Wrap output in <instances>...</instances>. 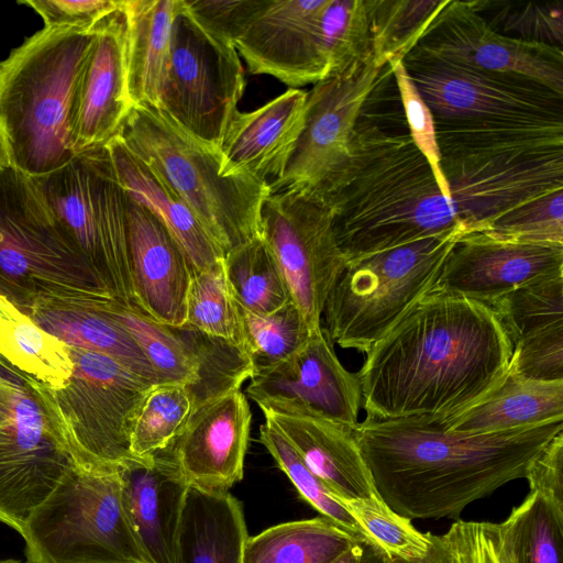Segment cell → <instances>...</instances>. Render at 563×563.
<instances>
[{"label":"cell","mask_w":563,"mask_h":563,"mask_svg":"<svg viewBox=\"0 0 563 563\" xmlns=\"http://www.w3.org/2000/svg\"><path fill=\"white\" fill-rule=\"evenodd\" d=\"M512 350L489 305L432 289L366 353L356 373L366 419L445 421L501 384Z\"/></svg>","instance_id":"6da1fadb"},{"label":"cell","mask_w":563,"mask_h":563,"mask_svg":"<svg viewBox=\"0 0 563 563\" xmlns=\"http://www.w3.org/2000/svg\"><path fill=\"white\" fill-rule=\"evenodd\" d=\"M440 418L365 419L355 438L379 498L412 519H456L471 503L526 478L563 420L498 433L448 431Z\"/></svg>","instance_id":"7a4b0ae2"},{"label":"cell","mask_w":563,"mask_h":563,"mask_svg":"<svg viewBox=\"0 0 563 563\" xmlns=\"http://www.w3.org/2000/svg\"><path fill=\"white\" fill-rule=\"evenodd\" d=\"M312 196L331 211L345 263L428 236L467 233L409 134L362 115L346 161Z\"/></svg>","instance_id":"3957f363"},{"label":"cell","mask_w":563,"mask_h":563,"mask_svg":"<svg viewBox=\"0 0 563 563\" xmlns=\"http://www.w3.org/2000/svg\"><path fill=\"white\" fill-rule=\"evenodd\" d=\"M95 29L43 27L0 60V129L11 166L43 177L75 156L73 93Z\"/></svg>","instance_id":"277c9868"},{"label":"cell","mask_w":563,"mask_h":563,"mask_svg":"<svg viewBox=\"0 0 563 563\" xmlns=\"http://www.w3.org/2000/svg\"><path fill=\"white\" fill-rule=\"evenodd\" d=\"M191 210L224 256L261 236L269 186L221 174V157L161 109L132 107L117 135Z\"/></svg>","instance_id":"5b68a950"},{"label":"cell","mask_w":563,"mask_h":563,"mask_svg":"<svg viewBox=\"0 0 563 563\" xmlns=\"http://www.w3.org/2000/svg\"><path fill=\"white\" fill-rule=\"evenodd\" d=\"M462 235L455 230L345 263L322 312L332 343L366 354L435 287Z\"/></svg>","instance_id":"8992f818"},{"label":"cell","mask_w":563,"mask_h":563,"mask_svg":"<svg viewBox=\"0 0 563 563\" xmlns=\"http://www.w3.org/2000/svg\"><path fill=\"white\" fill-rule=\"evenodd\" d=\"M74 372L59 389L24 375L38 395L76 467L114 473L128 461L134 416L153 385L119 361L69 346ZM155 386V385H154Z\"/></svg>","instance_id":"52a82bcc"},{"label":"cell","mask_w":563,"mask_h":563,"mask_svg":"<svg viewBox=\"0 0 563 563\" xmlns=\"http://www.w3.org/2000/svg\"><path fill=\"white\" fill-rule=\"evenodd\" d=\"M0 283L25 312L41 296L110 295L71 243L34 178L10 163L0 165Z\"/></svg>","instance_id":"ba28073f"},{"label":"cell","mask_w":563,"mask_h":563,"mask_svg":"<svg viewBox=\"0 0 563 563\" xmlns=\"http://www.w3.org/2000/svg\"><path fill=\"white\" fill-rule=\"evenodd\" d=\"M34 180L71 243L109 294L135 306L126 194L107 146L79 153L62 168Z\"/></svg>","instance_id":"9c48e42d"},{"label":"cell","mask_w":563,"mask_h":563,"mask_svg":"<svg viewBox=\"0 0 563 563\" xmlns=\"http://www.w3.org/2000/svg\"><path fill=\"white\" fill-rule=\"evenodd\" d=\"M22 537L29 563H148L117 472L74 468L33 512Z\"/></svg>","instance_id":"30bf717a"},{"label":"cell","mask_w":563,"mask_h":563,"mask_svg":"<svg viewBox=\"0 0 563 563\" xmlns=\"http://www.w3.org/2000/svg\"><path fill=\"white\" fill-rule=\"evenodd\" d=\"M244 89V69L232 41L203 23L186 0H177L157 109L219 151Z\"/></svg>","instance_id":"8fae6325"},{"label":"cell","mask_w":563,"mask_h":563,"mask_svg":"<svg viewBox=\"0 0 563 563\" xmlns=\"http://www.w3.org/2000/svg\"><path fill=\"white\" fill-rule=\"evenodd\" d=\"M16 374L0 372V521L22 536L76 465L38 395Z\"/></svg>","instance_id":"7c38bea8"},{"label":"cell","mask_w":563,"mask_h":563,"mask_svg":"<svg viewBox=\"0 0 563 563\" xmlns=\"http://www.w3.org/2000/svg\"><path fill=\"white\" fill-rule=\"evenodd\" d=\"M261 236L309 330L320 329L328 295L345 266L330 209L307 192H269L261 209Z\"/></svg>","instance_id":"4fadbf2b"},{"label":"cell","mask_w":563,"mask_h":563,"mask_svg":"<svg viewBox=\"0 0 563 563\" xmlns=\"http://www.w3.org/2000/svg\"><path fill=\"white\" fill-rule=\"evenodd\" d=\"M386 66L373 56L357 59L307 91L302 131L283 174L269 185L271 192L319 191L346 161L354 128Z\"/></svg>","instance_id":"5bb4252c"},{"label":"cell","mask_w":563,"mask_h":563,"mask_svg":"<svg viewBox=\"0 0 563 563\" xmlns=\"http://www.w3.org/2000/svg\"><path fill=\"white\" fill-rule=\"evenodd\" d=\"M404 59L521 75L563 95L562 47L496 32L474 0H449Z\"/></svg>","instance_id":"9a60e30c"},{"label":"cell","mask_w":563,"mask_h":563,"mask_svg":"<svg viewBox=\"0 0 563 563\" xmlns=\"http://www.w3.org/2000/svg\"><path fill=\"white\" fill-rule=\"evenodd\" d=\"M434 120L563 118V95L521 75L404 59Z\"/></svg>","instance_id":"2e32d148"},{"label":"cell","mask_w":563,"mask_h":563,"mask_svg":"<svg viewBox=\"0 0 563 563\" xmlns=\"http://www.w3.org/2000/svg\"><path fill=\"white\" fill-rule=\"evenodd\" d=\"M333 345L323 327L312 331L297 353L255 374L247 396L262 412L319 416L355 428L360 382L342 365Z\"/></svg>","instance_id":"e0dca14e"},{"label":"cell","mask_w":563,"mask_h":563,"mask_svg":"<svg viewBox=\"0 0 563 563\" xmlns=\"http://www.w3.org/2000/svg\"><path fill=\"white\" fill-rule=\"evenodd\" d=\"M329 0H261L233 44L253 75H268L290 88L327 77L320 20Z\"/></svg>","instance_id":"ac0fdd59"},{"label":"cell","mask_w":563,"mask_h":563,"mask_svg":"<svg viewBox=\"0 0 563 563\" xmlns=\"http://www.w3.org/2000/svg\"><path fill=\"white\" fill-rule=\"evenodd\" d=\"M563 273V245L462 235L433 289L489 305L527 284Z\"/></svg>","instance_id":"d6986e66"},{"label":"cell","mask_w":563,"mask_h":563,"mask_svg":"<svg viewBox=\"0 0 563 563\" xmlns=\"http://www.w3.org/2000/svg\"><path fill=\"white\" fill-rule=\"evenodd\" d=\"M252 412L239 389L197 407L170 451L189 486L228 492L243 478Z\"/></svg>","instance_id":"ffe728a7"},{"label":"cell","mask_w":563,"mask_h":563,"mask_svg":"<svg viewBox=\"0 0 563 563\" xmlns=\"http://www.w3.org/2000/svg\"><path fill=\"white\" fill-rule=\"evenodd\" d=\"M96 37L77 79L70 110L75 154L106 146L132 103L126 89L125 27L121 10L95 27Z\"/></svg>","instance_id":"44dd1931"},{"label":"cell","mask_w":563,"mask_h":563,"mask_svg":"<svg viewBox=\"0 0 563 563\" xmlns=\"http://www.w3.org/2000/svg\"><path fill=\"white\" fill-rule=\"evenodd\" d=\"M126 219L135 306L161 324H185L194 272L188 257L166 227L128 196Z\"/></svg>","instance_id":"7402d4cb"},{"label":"cell","mask_w":563,"mask_h":563,"mask_svg":"<svg viewBox=\"0 0 563 563\" xmlns=\"http://www.w3.org/2000/svg\"><path fill=\"white\" fill-rule=\"evenodd\" d=\"M123 506L148 563H175V549L189 484L170 445L128 461L117 471Z\"/></svg>","instance_id":"603a6c76"},{"label":"cell","mask_w":563,"mask_h":563,"mask_svg":"<svg viewBox=\"0 0 563 563\" xmlns=\"http://www.w3.org/2000/svg\"><path fill=\"white\" fill-rule=\"evenodd\" d=\"M307 91L289 88L262 107L238 111L221 141V174L268 186L283 174L305 122Z\"/></svg>","instance_id":"cb8c5ba5"},{"label":"cell","mask_w":563,"mask_h":563,"mask_svg":"<svg viewBox=\"0 0 563 563\" xmlns=\"http://www.w3.org/2000/svg\"><path fill=\"white\" fill-rule=\"evenodd\" d=\"M330 490L344 500L379 497L361 454L354 429L311 415L263 411Z\"/></svg>","instance_id":"d4e9b609"},{"label":"cell","mask_w":563,"mask_h":563,"mask_svg":"<svg viewBox=\"0 0 563 563\" xmlns=\"http://www.w3.org/2000/svg\"><path fill=\"white\" fill-rule=\"evenodd\" d=\"M100 296H41L26 311L68 346L108 355L151 385L156 375L131 334L106 310Z\"/></svg>","instance_id":"484cf974"},{"label":"cell","mask_w":563,"mask_h":563,"mask_svg":"<svg viewBox=\"0 0 563 563\" xmlns=\"http://www.w3.org/2000/svg\"><path fill=\"white\" fill-rule=\"evenodd\" d=\"M106 146L126 196L147 208L166 227L194 271L205 269L224 258L191 210L147 163L132 153L118 136Z\"/></svg>","instance_id":"4316f807"},{"label":"cell","mask_w":563,"mask_h":563,"mask_svg":"<svg viewBox=\"0 0 563 563\" xmlns=\"http://www.w3.org/2000/svg\"><path fill=\"white\" fill-rule=\"evenodd\" d=\"M247 538L243 508L234 496L189 486L175 563H242Z\"/></svg>","instance_id":"83f0119b"},{"label":"cell","mask_w":563,"mask_h":563,"mask_svg":"<svg viewBox=\"0 0 563 563\" xmlns=\"http://www.w3.org/2000/svg\"><path fill=\"white\" fill-rule=\"evenodd\" d=\"M560 420L563 380H533L509 371L487 397L441 423L448 431L486 434Z\"/></svg>","instance_id":"f1b7e54d"},{"label":"cell","mask_w":563,"mask_h":563,"mask_svg":"<svg viewBox=\"0 0 563 563\" xmlns=\"http://www.w3.org/2000/svg\"><path fill=\"white\" fill-rule=\"evenodd\" d=\"M177 0H122L126 89L132 107H159Z\"/></svg>","instance_id":"f546056e"},{"label":"cell","mask_w":563,"mask_h":563,"mask_svg":"<svg viewBox=\"0 0 563 563\" xmlns=\"http://www.w3.org/2000/svg\"><path fill=\"white\" fill-rule=\"evenodd\" d=\"M434 124L441 156L563 148V118L558 117L434 120Z\"/></svg>","instance_id":"4dcf8cb0"},{"label":"cell","mask_w":563,"mask_h":563,"mask_svg":"<svg viewBox=\"0 0 563 563\" xmlns=\"http://www.w3.org/2000/svg\"><path fill=\"white\" fill-rule=\"evenodd\" d=\"M0 357L19 373L53 389L74 372L69 346L0 294Z\"/></svg>","instance_id":"1f68e13d"},{"label":"cell","mask_w":563,"mask_h":563,"mask_svg":"<svg viewBox=\"0 0 563 563\" xmlns=\"http://www.w3.org/2000/svg\"><path fill=\"white\" fill-rule=\"evenodd\" d=\"M357 541L321 516L294 520L249 537L242 563H333Z\"/></svg>","instance_id":"d6a6232c"},{"label":"cell","mask_w":563,"mask_h":563,"mask_svg":"<svg viewBox=\"0 0 563 563\" xmlns=\"http://www.w3.org/2000/svg\"><path fill=\"white\" fill-rule=\"evenodd\" d=\"M196 363V379L185 386L194 410L219 396L239 390L254 375L245 349L231 341L209 335L188 324L174 327Z\"/></svg>","instance_id":"836d02e7"},{"label":"cell","mask_w":563,"mask_h":563,"mask_svg":"<svg viewBox=\"0 0 563 563\" xmlns=\"http://www.w3.org/2000/svg\"><path fill=\"white\" fill-rule=\"evenodd\" d=\"M224 268L235 301L246 311L268 314L292 301L282 269L262 236L229 252Z\"/></svg>","instance_id":"e575fe53"},{"label":"cell","mask_w":563,"mask_h":563,"mask_svg":"<svg viewBox=\"0 0 563 563\" xmlns=\"http://www.w3.org/2000/svg\"><path fill=\"white\" fill-rule=\"evenodd\" d=\"M529 488L506 519L516 563H562L563 492Z\"/></svg>","instance_id":"d590c367"},{"label":"cell","mask_w":563,"mask_h":563,"mask_svg":"<svg viewBox=\"0 0 563 563\" xmlns=\"http://www.w3.org/2000/svg\"><path fill=\"white\" fill-rule=\"evenodd\" d=\"M106 310L131 334L151 364L158 384L190 385L196 379V363L174 327L161 324L136 306L107 296Z\"/></svg>","instance_id":"8d00e7d4"},{"label":"cell","mask_w":563,"mask_h":563,"mask_svg":"<svg viewBox=\"0 0 563 563\" xmlns=\"http://www.w3.org/2000/svg\"><path fill=\"white\" fill-rule=\"evenodd\" d=\"M449 0H364L374 60L404 59Z\"/></svg>","instance_id":"74e56055"},{"label":"cell","mask_w":563,"mask_h":563,"mask_svg":"<svg viewBox=\"0 0 563 563\" xmlns=\"http://www.w3.org/2000/svg\"><path fill=\"white\" fill-rule=\"evenodd\" d=\"M192 411V400L184 385L153 386L132 422L130 451L133 456L145 457L168 448L180 434Z\"/></svg>","instance_id":"f35d334b"},{"label":"cell","mask_w":563,"mask_h":563,"mask_svg":"<svg viewBox=\"0 0 563 563\" xmlns=\"http://www.w3.org/2000/svg\"><path fill=\"white\" fill-rule=\"evenodd\" d=\"M489 306L514 344L563 327V273L518 287Z\"/></svg>","instance_id":"ab89813d"},{"label":"cell","mask_w":563,"mask_h":563,"mask_svg":"<svg viewBox=\"0 0 563 563\" xmlns=\"http://www.w3.org/2000/svg\"><path fill=\"white\" fill-rule=\"evenodd\" d=\"M240 313L243 347L251 360L254 375L292 356L306 344L311 333L294 301L268 314L253 313L241 307Z\"/></svg>","instance_id":"60d3db41"},{"label":"cell","mask_w":563,"mask_h":563,"mask_svg":"<svg viewBox=\"0 0 563 563\" xmlns=\"http://www.w3.org/2000/svg\"><path fill=\"white\" fill-rule=\"evenodd\" d=\"M186 324L243 346L240 306L227 278L224 258L192 272L186 299Z\"/></svg>","instance_id":"b9f144b4"},{"label":"cell","mask_w":563,"mask_h":563,"mask_svg":"<svg viewBox=\"0 0 563 563\" xmlns=\"http://www.w3.org/2000/svg\"><path fill=\"white\" fill-rule=\"evenodd\" d=\"M260 440L278 467L290 479L301 498L321 517L333 521L355 539L375 547L340 497L334 495L325 483L309 468L297 451L276 429L264 422L260 429Z\"/></svg>","instance_id":"7bdbcfd3"},{"label":"cell","mask_w":563,"mask_h":563,"mask_svg":"<svg viewBox=\"0 0 563 563\" xmlns=\"http://www.w3.org/2000/svg\"><path fill=\"white\" fill-rule=\"evenodd\" d=\"M327 76L373 56L364 0H329L320 20Z\"/></svg>","instance_id":"ee69618b"},{"label":"cell","mask_w":563,"mask_h":563,"mask_svg":"<svg viewBox=\"0 0 563 563\" xmlns=\"http://www.w3.org/2000/svg\"><path fill=\"white\" fill-rule=\"evenodd\" d=\"M341 500L385 558L412 560L427 553L429 532L418 531L379 497Z\"/></svg>","instance_id":"f6af8a7d"},{"label":"cell","mask_w":563,"mask_h":563,"mask_svg":"<svg viewBox=\"0 0 563 563\" xmlns=\"http://www.w3.org/2000/svg\"><path fill=\"white\" fill-rule=\"evenodd\" d=\"M482 16L496 31L516 38L554 46L563 43V7L561 2L511 3L475 1Z\"/></svg>","instance_id":"bcb514c9"},{"label":"cell","mask_w":563,"mask_h":563,"mask_svg":"<svg viewBox=\"0 0 563 563\" xmlns=\"http://www.w3.org/2000/svg\"><path fill=\"white\" fill-rule=\"evenodd\" d=\"M478 233L506 241L563 245V189L507 212Z\"/></svg>","instance_id":"7dc6e473"},{"label":"cell","mask_w":563,"mask_h":563,"mask_svg":"<svg viewBox=\"0 0 563 563\" xmlns=\"http://www.w3.org/2000/svg\"><path fill=\"white\" fill-rule=\"evenodd\" d=\"M387 65L397 85L406 117L408 134L415 146L429 163L441 192L451 199L449 187L441 169V153L437 142L433 113L420 95L404 64V59H391Z\"/></svg>","instance_id":"c3c4849f"},{"label":"cell","mask_w":563,"mask_h":563,"mask_svg":"<svg viewBox=\"0 0 563 563\" xmlns=\"http://www.w3.org/2000/svg\"><path fill=\"white\" fill-rule=\"evenodd\" d=\"M453 563H516L509 525L456 520L443 534Z\"/></svg>","instance_id":"681fc988"},{"label":"cell","mask_w":563,"mask_h":563,"mask_svg":"<svg viewBox=\"0 0 563 563\" xmlns=\"http://www.w3.org/2000/svg\"><path fill=\"white\" fill-rule=\"evenodd\" d=\"M509 371L533 380H563V327L514 344Z\"/></svg>","instance_id":"f907efd6"},{"label":"cell","mask_w":563,"mask_h":563,"mask_svg":"<svg viewBox=\"0 0 563 563\" xmlns=\"http://www.w3.org/2000/svg\"><path fill=\"white\" fill-rule=\"evenodd\" d=\"M122 0H24L19 4L37 12L47 29L91 31L109 15L121 10Z\"/></svg>","instance_id":"816d5d0a"},{"label":"cell","mask_w":563,"mask_h":563,"mask_svg":"<svg viewBox=\"0 0 563 563\" xmlns=\"http://www.w3.org/2000/svg\"><path fill=\"white\" fill-rule=\"evenodd\" d=\"M189 9L208 26L233 40L261 0H186Z\"/></svg>","instance_id":"f5cc1de1"},{"label":"cell","mask_w":563,"mask_h":563,"mask_svg":"<svg viewBox=\"0 0 563 563\" xmlns=\"http://www.w3.org/2000/svg\"><path fill=\"white\" fill-rule=\"evenodd\" d=\"M383 563H453V560L443 534L437 536L429 532V547L423 556L412 560L384 556Z\"/></svg>","instance_id":"db71d44e"},{"label":"cell","mask_w":563,"mask_h":563,"mask_svg":"<svg viewBox=\"0 0 563 563\" xmlns=\"http://www.w3.org/2000/svg\"><path fill=\"white\" fill-rule=\"evenodd\" d=\"M384 554L374 545L357 541L333 563H383Z\"/></svg>","instance_id":"11a10c76"},{"label":"cell","mask_w":563,"mask_h":563,"mask_svg":"<svg viewBox=\"0 0 563 563\" xmlns=\"http://www.w3.org/2000/svg\"><path fill=\"white\" fill-rule=\"evenodd\" d=\"M9 163L7 146L4 142L3 134L0 129V165Z\"/></svg>","instance_id":"9f6ffc18"},{"label":"cell","mask_w":563,"mask_h":563,"mask_svg":"<svg viewBox=\"0 0 563 563\" xmlns=\"http://www.w3.org/2000/svg\"><path fill=\"white\" fill-rule=\"evenodd\" d=\"M0 294L5 296L7 298H9V300L12 301L11 294L9 292V290L1 283H0Z\"/></svg>","instance_id":"6f0895ef"},{"label":"cell","mask_w":563,"mask_h":563,"mask_svg":"<svg viewBox=\"0 0 563 563\" xmlns=\"http://www.w3.org/2000/svg\"><path fill=\"white\" fill-rule=\"evenodd\" d=\"M0 563H29V562L27 561L23 562V561L14 560V559H5V560H0Z\"/></svg>","instance_id":"680465c9"}]
</instances>
